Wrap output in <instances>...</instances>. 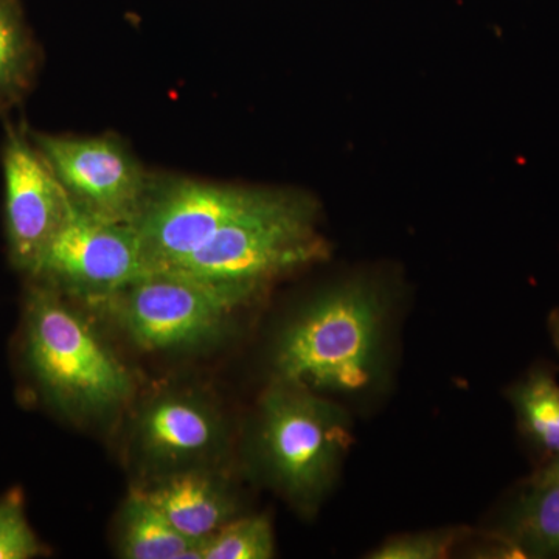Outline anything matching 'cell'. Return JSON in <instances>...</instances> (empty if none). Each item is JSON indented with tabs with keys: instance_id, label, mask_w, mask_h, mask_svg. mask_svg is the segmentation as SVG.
Wrapping results in <instances>:
<instances>
[{
	"instance_id": "obj_1",
	"label": "cell",
	"mask_w": 559,
	"mask_h": 559,
	"mask_svg": "<svg viewBox=\"0 0 559 559\" xmlns=\"http://www.w3.org/2000/svg\"><path fill=\"white\" fill-rule=\"evenodd\" d=\"M22 356L44 401L73 419H97L132 399L130 370L60 290L31 280Z\"/></svg>"
},
{
	"instance_id": "obj_2",
	"label": "cell",
	"mask_w": 559,
	"mask_h": 559,
	"mask_svg": "<svg viewBox=\"0 0 559 559\" xmlns=\"http://www.w3.org/2000/svg\"><path fill=\"white\" fill-rule=\"evenodd\" d=\"M382 305L380 293L364 280L316 297L280 334L275 378L319 393L369 389L381 369Z\"/></svg>"
},
{
	"instance_id": "obj_3",
	"label": "cell",
	"mask_w": 559,
	"mask_h": 559,
	"mask_svg": "<svg viewBox=\"0 0 559 559\" xmlns=\"http://www.w3.org/2000/svg\"><path fill=\"white\" fill-rule=\"evenodd\" d=\"M253 443L267 484L301 513L312 514L347 457L352 419L322 393L274 378L261 396Z\"/></svg>"
},
{
	"instance_id": "obj_4",
	"label": "cell",
	"mask_w": 559,
	"mask_h": 559,
	"mask_svg": "<svg viewBox=\"0 0 559 559\" xmlns=\"http://www.w3.org/2000/svg\"><path fill=\"white\" fill-rule=\"evenodd\" d=\"M326 255L316 202L297 191L266 189L252 207L171 270L259 296L272 280Z\"/></svg>"
},
{
	"instance_id": "obj_5",
	"label": "cell",
	"mask_w": 559,
	"mask_h": 559,
	"mask_svg": "<svg viewBox=\"0 0 559 559\" xmlns=\"http://www.w3.org/2000/svg\"><path fill=\"white\" fill-rule=\"evenodd\" d=\"M178 270H150L98 301L135 347L189 352L221 340L235 312L255 299Z\"/></svg>"
},
{
	"instance_id": "obj_6",
	"label": "cell",
	"mask_w": 559,
	"mask_h": 559,
	"mask_svg": "<svg viewBox=\"0 0 559 559\" xmlns=\"http://www.w3.org/2000/svg\"><path fill=\"white\" fill-rule=\"evenodd\" d=\"M266 189L154 176L132 226L148 270H171L212 240Z\"/></svg>"
},
{
	"instance_id": "obj_7",
	"label": "cell",
	"mask_w": 559,
	"mask_h": 559,
	"mask_svg": "<svg viewBox=\"0 0 559 559\" xmlns=\"http://www.w3.org/2000/svg\"><path fill=\"white\" fill-rule=\"evenodd\" d=\"M146 271L132 224L98 218L73 205L28 278L95 305Z\"/></svg>"
},
{
	"instance_id": "obj_8",
	"label": "cell",
	"mask_w": 559,
	"mask_h": 559,
	"mask_svg": "<svg viewBox=\"0 0 559 559\" xmlns=\"http://www.w3.org/2000/svg\"><path fill=\"white\" fill-rule=\"evenodd\" d=\"M33 143L75 207L119 223H134L153 175L114 134L69 135L31 130Z\"/></svg>"
},
{
	"instance_id": "obj_9",
	"label": "cell",
	"mask_w": 559,
	"mask_h": 559,
	"mask_svg": "<svg viewBox=\"0 0 559 559\" xmlns=\"http://www.w3.org/2000/svg\"><path fill=\"white\" fill-rule=\"evenodd\" d=\"M0 162L7 248L13 267L28 277L73 202L33 143L27 124H7Z\"/></svg>"
},
{
	"instance_id": "obj_10",
	"label": "cell",
	"mask_w": 559,
	"mask_h": 559,
	"mask_svg": "<svg viewBox=\"0 0 559 559\" xmlns=\"http://www.w3.org/2000/svg\"><path fill=\"white\" fill-rule=\"evenodd\" d=\"M226 444L223 415L198 393L157 395L142 407L134 426L135 454L157 476L209 466Z\"/></svg>"
},
{
	"instance_id": "obj_11",
	"label": "cell",
	"mask_w": 559,
	"mask_h": 559,
	"mask_svg": "<svg viewBox=\"0 0 559 559\" xmlns=\"http://www.w3.org/2000/svg\"><path fill=\"white\" fill-rule=\"evenodd\" d=\"M139 489L173 527L201 543L240 516L237 491L223 474L210 466L162 474Z\"/></svg>"
},
{
	"instance_id": "obj_12",
	"label": "cell",
	"mask_w": 559,
	"mask_h": 559,
	"mask_svg": "<svg viewBox=\"0 0 559 559\" xmlns=\"http://www.w3.org/2000/svg\"><path fill=\"white\" fill-rule=\"evenodd\" d=\"M495 538L509 557L559 558V481L525 480L503 511Z\"/></svg>"
},
{
	"instance_id": "obj_13",
	"label": "cell",
	"mask_w": 559,
	"mask_h": 559,
	"mask_svg": "<svg viewBox=\"0 0 559 559\" xmlns=\"http://www.w3.org/2000/svg\"><path fill=\"white\" fill-rule=\"evenodd\" d=\"M201 540L183 536L140 489L121 507L117 547L124 559H202Z\"/></svg>"
},
{
	"instance_id": "obj_14",
	"label": "cell",
	"mask_w": 559,
	"mask_h": 559,
	"mask_svg": "<svg viewBox=\"0 0 559 559\" xmlns=\"http://www.w3.org/2000/svg\"><path fill=\"white\" fill-rule=\"evenodd\" d=\"M509 400L525 441L543 460L559 451V384L557 370L538 364L511 385Z\"/></svg>"
},
{
	"instance_id": "obj_15",
	"label": "cell",
	"mask_w": 559,
	"mask_h": 559,
	"mask_svg": "<svg viewBox=\"0 0 559 559\" xmlns=\"http://www.w3.org/2000/svg\"><path fill=\"white\" fill-rule=\"evenodd\" d=\"M39 58L17 0H0V116L28 97L38 76Z\"/></svg>"
},
{
	"instance_id": "obj_16",
	"label": "cell",
	"mask_w": 559,
	"mask_h": 559,
	"mask_svg": "<svg viewBox=\"0 0 559 559\" xmlns=\"http://www.w3.org/2000/svg\"><path fill=\"white\" fill-rule=\"evenodd\" d=\"M274 555V527L266 514L238 516L202 544V559H271Z\"/></svg>"
},
{
	"instance_id": "obj_17",
	"label": "cell",
	"mask_w": 559,
	"mask_h": 559,
	"mask_svg": "<svg viewBox=\"0 0 559 559\" xmlns=\"http://www.w3.org/2000/svg\"><path fill=\"white\" fill-rule=\"evenodd\" d=\"M46 554L25 513L24 492L0 496V559H33Z\"/></svg>"
},
{
	"instance_id": "obj_18",
	"label": "cell",
	"mask_w": 559,
	"mask_h": 559,
	"mask_svg": "<svg viewBox=\"0 0 559 559\" xmlns=\"http://www.w3.org/2000/svg\"><path fill=\"white\" fill-rule=\"evenodd\" d=\"M460 528L432 530V532L407 533L382 543L370 551L371 559H444L450 557L462 540Z\"/></svg>"
},
{
	"instance_id": "obj_19",
	"label": "cell",
	"mask_w": 559,
	"mask_h": 559,
	"mask_svg": "<svg viewBox=\"0 0 559 559\" xmlns=\"http://www.w3.org/2000/svg\"><path fill=\"white\" fill-rule=\"evenodd\" d=\"M530 484H558L559 481V451L540 462L538 468L528 477Z\"/></svg>"
},
{
	"instance_id": "obj_20",
	"label": "cell",
	"mask_w": 559,
	"mask_h": 559,
	"mask_svg": "<svg viewBox=\"0 0 559 559\" xmlns=\"http://www.w3.org/2000/svg\"><path fill=\"white\" fill-rule=\"evenodd\" d=\"M547 329H549L550 340L559 355V310H554L547 319Z\"/></svg>"
}]
</instances>
